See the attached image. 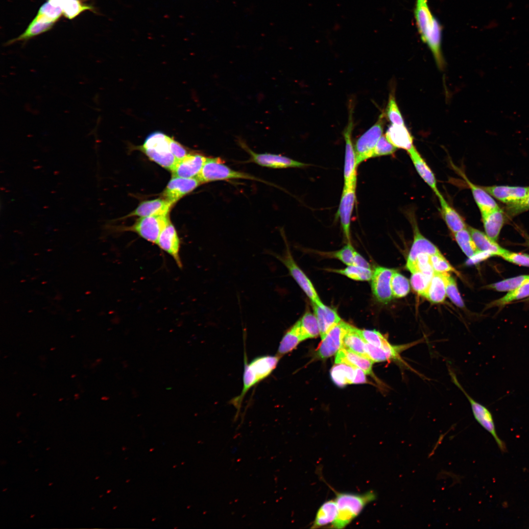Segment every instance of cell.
Segmentation results:
<instances>
[{
    "label": "cell",
    "mask_w": 529,
    "mask_h": 529,
    "mask_svg": "<svg viewBox=\"0 0 529 529\" xmlns=\"http://www.w3.org/2000/svg\"><path fill=\"white\" fill-rule=\"evenodd\" d=\"M385 114L391 124L397 125L405 124L404 120L396 101L394 93L393 91H391L389 94L388 103Z\"/></svg>",
    "instance_id": "ee69618b"
},
{
    "label": "cell",
    "mask_w": 529,
    "mask_h": 529,
    "mask_svg": "<svg viewBox=\"0 0 529 529\" xmlns=\"http://www.w3.org/2000/svg\"><path fill=\"white\" fill-rule=\"evenodd\" d=\"M413 230V241L409 252L406 267L411 273L415 271V263L417 256L421 253L430 255L440 253L438 249L420 233L416 220L411 218Z\"/></svg>",
    "instance_id": "5bb4252c"
},
{
    "label": "cell",
    "mask_w": 529,
    "mask_h": 529,
    "mask_svg": "<svg viewBox=\"0 0 529 529\" xmlns=\"http://www.w3.org/2000/svg\"><path fill=\"white\" fill-rule=\"evenodd\" d=\"M337 512L335 500L326 501L318 508L311 528L317 529L332 524L337 518Z\"/></svg>",
    "instance_id": "1f68e13d"
},
{
    "label": "cell",
    "mask_w": 529,
    "mask_h": 529,
    "mask_svg": "<svg viewBox=\"0 0 529 529\" xmlns=\"http://www.w3.org/2000/svg\"><path fill=\"white\" fill-rule=\"evenodd\" d=\"M207 157L200 154H188L177 161L171 172L172 176L193 178L200 172Z\"/></svg>",
    "instance_id": "ac0fdd59"
},
{
    "label": "cell",
    "mask_w": 529,
    "mask_h": 529,
    "mask_svg": "<svg viewBox=\"0 0 529 529\" xmlns=\"http://www.w3.org/2000/svg\"><path fill=\"white\" fill-rule=\"evenodd\" d=\"M169 222L168 214L141 217L124 230L135 232L144 240L156 244L161 231Z\"/></svg>",
    "instance_id": "ba28073f"
},
{
    "label": "cell",
    "mask_w": 529,
    "mask_h": 529,
    "mask_svg": "<svg viewBox=\"0 0 529 529\" xmlns=\"http://www.w3.org/2000/svg\"><path fill=\"white\" fill-rule=\"evenodd\" d=\"M156 244L172 258L178 267H183L180 256V240L170 221L161 231Z\"/></svg>",
    "instance_id": "2e32d148"
},
{
    "label": "cell",
    "mask_w": 529,
    "mask_h": 529,
    "mask_svg": "<svg viewBox=\"0 0 529 529\" xmlns=\"http://www.w3.org/2000/svg\"><path fill=\"white\" fill-rule=\"evenodd\" d=\"M281 357L278 355L256 357L249 364L255 374L258 383L268 377L278 365Z\"/></svg>",
    "instance_id": "f1b7e54d"
},
{
    "label": "cell",
    "mask_w": 529,
    "mask_h": 529,
    "mask_svg": "<svg viewBox=\"0 0 529 529\" xmlns=\"http://www.w3.org/2000/svg\"><path fill=\"white\" fill-rule=\"evenodd\" d=\"M397 149L387 139L385 135H383L375 147L373 158L392 155L396 152Z\"/></svg>",
    "instance_id": "681fc988"
},
{
    "label": "cell",
    "mask_w": 529,
    "mask_h": 529,
    "mask_svg": "<svg viewBox=\"0 0 529 529\" xmlns=\"http://www.w3.org/2000/svg\"><path fill=\"white\" fill-rule=\"evenodd\" d=\"M485 234L497 241L501 230L507 217L505 211L500 207L481 215Z\"/></svg>",
    "instance_id": "44dd1931"
},
{
    "label": "cell",
    "mask_w": 529,
    "mask_h": 529,
    "mask_svg": "<svg viewBox=\"0 0 529 529\" xmlns=\"http://www.w3.org/2000/svg\"><path fill=\"white\" fill-rule=\"evenodd\" d=\"M336 501L338 512L337 518L330 528H345L362 511L369 503L375 501L377 496L373 491L362 494L336 492Z\"/></svg>",
    "instance_id": "7a4b0ae2"
},
{
    "label": "cell",
    "mask_w": 529,
    "mask_h": 529,
    "mask_svg": "<svg viewBox=\"0 0 529 529\" xmlns=\"http://www.w3.org/2000/svg\"><path fill=\"white\" fill-rule=\"evenodd\" d=\"M299 320L306 339L314 338L320 335L318 323L314 314L307 311Z\"/></svg>",
    "instance_id": "60d3db41"
},
{
    "label": "cell",
    "mask_w": 529,
    "mask_h": 529,
    "mask_svg": "<svg viewBox=\"0 0 529 529\" xmlns=\"http://www.w3.org/2000/svg\"><path fill=\"white\" fill-rule=\"evenodd\" d=\"M437 197L440 202V212L441 216L452 233L467 228L464 219L449 204L441 193Z\"/></svg>",
    "instance_id": "484cf974"
},
{
    "label": "cell",
    "mask_w": 529,
    "mask_h": 529,
    "mask_svg": "<svg viewBox=\"0 0 529 529\" xmlns=\"http://www.w3.org/2000/svg\"><path fill=\"white\" fill-rule=\"evenodd\" d=\"M55 22L37 14L25 31L17 38L9 41L7 45L20 41H25L50 29Z\"/></svg>",
    "instance_id": "f546056e"
},
{
    "label": "cell",
    "mask_w": 529,
    "mask_h": 529,
    "mask_svg": "<svg viewBox=\"0 0 529 529\" xmlns=\"http://www.w3.org/2000/svg\"><path fill=\"white\" fill-rule=\"evenodd\" d=\"M202 184L196 177L183 178L172 176L162 193V197L174 204L185 195Z\"/></svg>",
    "instance_id": "9a60e30c"
},
{
    "label": "cell",
    "mask_w": 529,
    "mask_h": 529,
    "mask_svg": "<svg viewBox=\"0 0 529 529\" xmlns=\"http://www.w3.org/2000/svg\"><path fill=\"white\" fill-rule=\"evenodd\" d=\"M360 333L366 342L375 346L389 348L393 346V344L389 343L386 337L375 330H360Z\"/></svg>",
    "instance_id": "7bdbcfd3"
},
{
    "label": "cell",
    "mask_w": 529,
    "mask_h": 529,
    "mask_svg": "<svg viewBox=\"0 0 529 529\" xmlns=\"http://www.w3.org/2000/svg\"><path fill=\"white\" fill-rule=\"evenodd\" d=\"M501 257L513 264L529 267V255L528 254L512 252L507 250Z\"/></svg>",
    "instance_id": "f5cc1de1"
},
{
    "label": "cell",
    "mask_w": 529,
    "mask_h": 529,
    "mask_svg": "<svg viewBox=\"0 0 529 529\" xmlns=\"http://www.w3.org/2000/svg\"><path fill=\"white\" fill-rule=\"evenodd\" d=\"M351 326L341 320L334 326L321 339L315 351L316 357L324 360L336 354L342 348L343 337Z\"/></svg>",
    "instance_id": "30bf717a"
},
{
    "label": "cell",
    "mask_w": 529,
    "mask_h": 529,
    "mask_svg": "<svg viewBox=\"0 0 529 529\" xmlns=\"http://www.w3.org/2000/svg\"><path fill=\"white\" fill-rule=\"evenodd\" d=\"M444 275L446 295L456 306L460 308L464 307V304L458 292L455 279L450 275L448 272H444Z\"/></svg>",
    "instance_id": "f6af8a7d"
},
{
    "label": "cell",
    "mask_w": 529,
    "mask_h": 529,
    "mask_svg": "<svg viewBox=\"0 0 529 529\" xmlns=\"http://www.w3.org/2000/svg\"><path fill=\"white\" fill-rule=\"evenodd\" d=\"M527 297H529V283L509 291L504 296L490 303L488 306L503 307L512 301Z\"/></svg>",
    "instance_id": "ab89813d"
},
{
    "label": "cell",
    "mask_w": 529,
    "mask_h": 529,
    "mask_svg": "<svg viewBox=\"0 0 529 529\" xmlns=\"http://www.w3.org/2000/svg\"><path fill=\"white\" fill-rule=\"evenodd\" d=\"M481 187L492 197L506 205L520 201L529 192V186L493 185Z\"/></svg>",
    "instance_id": "e0dca14e"
},
{
    "label": "cell",
    "mask_w": 529,
    "mask_h": 529,
    "mask_svg": "<svg viewBox=\"0 0 529 529\" xmlns=\"http://www.w3.org/2000/svg\"><path fill=\"white\" fill-rule=\"evenodd\" d=\"M520 231L525 240V245L529 247V235L524 231L520 229Z\"/></svg>",
    "instance_id": "6f0895ef"
},
{
    "label": "cell",
    "mask_w": 529,
    "mask_h": 529,
    "mask_svg": "<svg viewBox=\"0 0 529 529\" xmlns=\"http://www.w3.org/2000/svg\"><path fill=\"white\" fill-rule=\"evenodd\" d=\"M407 152L419 176L438 196L441 193L438 190L436 179L433 171L414 145Z\"/></svg>",
    "instance_id": "ffe728a7"
},
{
    "label": "cell",
    "mask_w": 529,
    "mask_h": 529,
    "mask_svg": "<svg viewBox=\"0 0 529 529\" xmlns=\"http://www.w3.org/2000/svg\"><path fill=\"white\" fill-rule=\"evenodd\" d=\"M528 211H529V192L520 201L506 205L504 211L507 217H513Z\"/></svg>",
    "instance_id": "f907efd6"
},
{
    "label": "cell",
    "mask_w": 529,
    "mask_h": 529,
    "mask_svg": "<svg viewBox=\"0 0 529 529\" xmlns=\"http://www.w3.org/2000/svg\"><path fill=\"white\" fill-rule=\"evenodd\" d=\"M461 176L464 178L467 185L470 189L474 199L481 215L499 208V205L492 196L485 191L481 186L473 183L462 172H461Z\"/></svg>",
    "instance_id": "83f0119b"
},
{
    "label": "cell",
    "mask_w": 529,
    "mask_h": 529,
    "mask_svg": "<svg viewBox=\"0 0 529 529\" xmlns=\"http://www.w3.org/2000/svg\"><path fill=\"white\" fill-rule=\"evenodd\" d=\"M365 373L361 369L355 367V376L352 382L353 384H363L366 382Z\"/></svg>",
    "instance_id": "9f6ffc18"
},
{
    "label": "cell",
    "mask_w": 529,
    "mask_h": 529,
    "mask_svg": "<svg viewBox=\"0 0 529 529\" xmlns=\"http://www.w3.org/2000/svg\"><path fill=\"white\" fill-rule=\"evenodd\" d=\"M312 304L314 314L318 323L320 336L321 339H322L327 333L334 326L338 323L341 319L337 310L334 308L328 307L323 303L321 304Z\"/></svg>",
    "instance_id": "d6986e66"
},
{
    "label": "cell",
    "mask_w": 529,
    "mask_h": 529,
    "mask_svg": "<svg viewBox=\"0 0 529 529\" xmlns=\"http://www.w3.org/2000/svg\"><path fill=\"white\" fill-rule=\"evenodd\" d=\"M330 271L339 273L356 281H369L371 279L373 270L354 265H347L340 269H330Z\"/></svg>",
    "instance_id": "f35d334b"
},
{
    "label": "cell",
    "mask_w": 529,
    "mask_h": 529,
    "mask_svg": "<svg viewBox=\"0 0 529 529\" xmlns=\"http://www.w3.org/2000/svg\"><path fill=\"white\" fill-rule=\"evenodd\" d=\"M356 186L343 187L336 215V218H339L344 236L348 242H350L351 219L356 201Z\"/></svg>",
    "instance_id": "4fadbf2b"
},
{
    "label": "cell",
    "mask_w": 529,
    "mask_h": 529,
    "mask_svg": "<svg viewBox=\"0 0 529 529\" xmlns=\"http://www.w3.org/2000/svg\"><path fill=\"white\" fill-rule=\"evenodd\" d=\"M526 301H529V298H527V299L526 300Z\"/></svg>",
    "instance_id": "680465c9"
},
{
    "label": "cell",
    "mask_w": 529,
    "mask_h": 529,
    "mask_svg": "<svg viewBox=\"0 0 529 529\" xmlns=\"http://www.w3.org/2000/svg\"><path fill=\"white\" fill-rule=\"evenodd\" d=\"M284 239L286 244L284 254L280 255L273 253V255L287 267L290 275L311 300L312 303L322 304L313 284L294 261L284 237Z\"/></svg>",
    "instance_id": "8992f818"
},
{
    "label": "cell",
    "mask_w": 529,
    "mask_h": 529,
    "mask_svg": "<svg viewBox=\"0 0 529 529\" xmlns=\"http://www.w3.org/2000/svg\"><path fill=\"white\" fill-rule=\"evenodd\" d=\"M201 183L232 179H248L276 186L248 173L234 170L226 165L219 157L206 158L203 167L196 176Z\"/></svg>",
    "instance_id": "3957f363"
},
{
    "label": "cell",
    "mask_w": 529,
    "mask_h": 529,
    "mask_svg": "<svg viewBox=\"0 0 529 529\" xmlns=\"http://www.w3.org/2000/svg\"><path fill=\"white\" fill-rule=\"evenodd\" d=\"M446 295L444 273L435 272L424 295L433 303L443 302Z\"/></svg>",
    "instance_id": "4dcf8cb0"
},
{
    "label": "cell",
    "mask_w": 529,
    "mask_h": 529,
    "mask_svg": "<svg viewBox=\"0 0 529 529\" xmlns=\"http://www.w3.org/2000/svg\"><path fill=\"white\" fill-rule=\"evenodd\" d=\"M305 339H306L302 332L299 320L284 335L280 342L276 354L281 358L292 351L301 342Z\"/></svg>",
    "instance_id": "d4e9b609"
},
{
    "label": "cell",
    "mask_w": 529,
    "mask_h": 529,
    "mask_svg": "<svg viewBox=\"0 0 529 529\" xmlns=\"http://www.w3.org/2000/svg\"><path fill=\"white\" fill-rule=\"evenodd\" d=\"M390 285L393 296L396 298L406 296L410 290L409 280L396 270L391 277Z\"/></svg>",
    "instance_id": "b9f144b4"
},
{
    "label": "cell",
    "mask_w": 529,
    "mask_h": 529,
    "mask_svg": "<svg viewBox=\"0 0 529 529\" xmlns=\"http://www.w3.org/2000/svg\"><path fill=\"white\" fill-rule=\"evenodd\" d=\"M395 270L382 266L375 267L371 278V288L373 295L379 302L386 304L390 301L393 294L390 281Z\"/></svg>",
    "instance_id": "7c38bea8"
},
{
    "label": "cell",
    "mask_w": 529,
    "mask_h": 529,
    "mask_svg": "<svg viewBox=\"0 0 529 529\" xmlns=\"http://www.w3.org/2000/svg\"><path fill=\"white\" fill-rule=\"evenodd\" d=\"M453 234L458 245L468 258H470L480 252L473 241L467 227Z\"/></svg>",
    "instance_id": "8d00e7d4"
},
{
    "label": "cell",
    "mask_w": 529,
    "mask_h": 529,
    "mask_svg": "<svg viewBox=\"0 0 529 529\" xmlns=\"http://www.w3.org/2000/svg\"><path fill=\"white\" fill-rule=\"evenodd\" d=\"M52 4L59 6L62 10L64 16L69 19H72L81 12L92 10L93 7L85 5L79 0H48Z\"/></svg>",
    "instance_id": "d590c367"
},
{
    "label": "cell",
    "mask_w": 529,
    "mask_h": 529,
    "mask_svg": "<svg viewBox=\"0 0 529 529\" xmlns=\"http://www.w3.org/2000/svg\"><path fill=\"white\" fill-rule=\"evenodd\" d=\"M244 372L243 375V387L240 394L231 400V404L239 411L240 409L243 398L248 391L258 383L256 377L253 370L247 361V358L244 355Z\"/></svg>",
    "instance_id": "e575fe53"
},
{
    "label": "cell",
    "mask_w": 529,
    "mask_h": 529,
    "mask_svg": "<svg viewBox=\"0 0 529 529\" xmlns=\"http://www.w3.org/2000/svg\"><path fill=\"white\" fill-rule=\"evenodd\" d=\"M430 261L435 272L440 273L456 272L440 252L430 255Z\"/></svg>",
    "instance_id": "c3c4849f"
},
{
    "label": "cell",
    "mask_w": 529,
    "mask_h": 529,
    "mask_svg": "<svg viewBox=\"0 0 529 529\" xmlns=\"http://www.w3.org/2000/svg\"><path fill=\"white\" fill-rule=\"evenodd\" d=\"M170 139L162 132H152L146 138L140 149L151 160L171 171L178 160L170 151Z\"/></svg>",
    "instance_id": "277c9868"
},
{
    "label": "cell",
    "mask_w": 529,
    "mask_h": 529,
    "mask_svg": "<svg viewBox=\"0 0 529 529\" xmlns=\"http://www.w3.org/2000/svg\"><path fill=\"white\" fill-rule=\"evenodd\" d=\"M385 117L382 113L377 122L358 139L354 147L358 166L373 158L375 147L383 135Z\"/></svg>",
    "instance_id": "52a82bcc"
},
{
    "label": "cell",
    "mask_w": 529,
    "mask_h": 529,
    "mask_svg": "<svg viewBox=\"0 0 529 529\" xmlns=\"http://www.w3.org/2000/svg\"><path fill=\"white\" fill-rule=\"evenodd\" d=\"M172 205L163 198L144 201L128 216L144 217L156 215H167Z\"/></svg>",
    "instance_id": "cb8c5ba5"
},
{
    "label": "cell",
    "mask_w": 529,
    "mask_h": 529,
    "mask_svg": "<svg viewBox=\"0 0 529 529\" xmlns=\"http://www.w3.org/2000/svg\"><path fill=\"white\" fill-rule=\"evenodd\" d=\"M348 122L343 134L345 141V158L344 166V187L357 186L358 167L355 149L352 141V133L353 128L352 105H350Z\"/></svg>",
    "instance_id": "9c48e42d"
},
{
    "label": "cell",
    "mask_w": 529,
    "mask_h": 529,
    "mask_svg": "<svg viewBox=\"0 0 529 529\" xmlns=\"http://www.w3.org/2000/svg\"><path fill=\"white\" fill-rule=\"evenodd\" d=\"M385 136L397 149L408 151L414 146L413 137L405 124H391L386 131Z\"/></svg>",
    "instance_id": "603a6c76"
},
{
    "label": "cell",
    "mask_w": 529,
    "mask_h": 529,
    "mask_svg": "<svg viewBox=\"0 0 529 529\" xmlns=\"http://www.w3.org/2000/svg\"><path fill=\"white\" fill-rule=\"evenodd\" d=\"M352 265L365 268L371 269L369 263L361 255L356 251V250L354 252Z\"/></svg>",
    "instance_id": "11a10c76"
},
{
    "label": "cell",
    "mask_w": 529,
    "mask_h": 529,
    "mask_svg": "<svg viewBox=\"0 0 529 529\" xmlns=\"http://www.w3.org/2000/svg\"><path fill=\"white\" fill-rule=\"evenodd\" d=\"M333 382L339 387L351 384L355 376V367L343 363H335L330 371Z\"/></svg>",
    "instance_id": "836d02e7"
},
{
    "label": "cell",
    "mask_w": 529,
    "mask_h": 529,
    "mask_svg": "<svg viewBox=\"0 0 529 529\" xmlns=\"http://www.w3.org/2000/svg\"><path fill=\"white\" fill-rule=\"evenodd\" d=\"M374 362L370 359L358 354L342 347L336 354L335 363H343L362 370L366 374H373L372 369Z\"/></svg>",
    "instance_id": "7402d4cb"
},
{
    "label": "cell",
    "mask_w": 529,
    "mask_h": 529,
    "mask_svg": "<svg viewBox=\"0 0 529 529\" xmlns=\"http://www.w3.org/2000/svg\"><path fill=\"white\" fill-rule=\"evenodd\" d=\"M449 371L453 382L467 398L476 420L491 434L501 451L503 452H505L506 450L505 443L499 437L496 433L494 419L490 411L485 406L478 402L470 396L461 385L455 374L450 369H449Z\"/></svg>",
    "instance_id": "5b68a950"
},
{
    "label": "cell",
    "mask_w": 529,
    "mask_h": 529,
    "mask_svg": "<svg viewBox=\"0 0 529 529\" xmlns=\"http://www.w3.org/2000/svg\"><path fill=\"white\" fill-rule=\"evenodd\" d=\"M467 229L478 249L481 252L490 255L501 256L507 250L502 247L496 241L491 239L487 235L471 226Z\"/></svg>",
    "instance_id": "4316f807"
},
{
    "label": "cell",
    "mask_w": 529,
    "mask_h": 529,
    "mask_svg": "<svg viewBox=\"0 0 529 529\" xmlns=\"http://www.w3.org/2000/svg\"><path fill=\"white\" fill-rule=\"evenodd\" d=\"M239 144L250 155V161L264 167L271 168H304L309 165L287 156L268 153H258L252 150L243 142Z\"/></svg>",
    "instance_id": "8fae6325"
},
{
    "label": "cell",
    "mask_w": 529,
    "mask_h": 529,
    "mask_svg": "<svg viewBox=\"0 0 529 529\" xmlns=\"http://www.w3.org/2000/svg\"><path fill=\"white\" fill-rule=\"evenodd\" d=\"M37 14L55 23L61 17L63 12L59 6L55 5L48 1L41 6Z\"/></svg>",
    "instance_id": "816d5d0a"
},
{
    "label": "cell",
    "mask_w": 529,
    "mask_h": 529,
    "mask_svg": "<svg viewBox=\"0 0 529 529\" xmlns=\"http://www.w3.org/2000/svg\"><path fill=\"white\" fill-rule=\"evenodd\" d=\"M414 14L421 40L430 49L438 68L442 69L444 60L441 50V24L432 13L427 0H415Z\"/></svg>",
    "instance_id": "6da1fadb"
},
{
    "label": "cell",
    "mask_w": 529,
    "mask_h": 529,
    "mask_svg": "<svg viewBox=\"0 0 529 529\" xmlns=\"http://www.w3.org/2000/svg\"><path fill=\"white\" fill-rule=\"evenodd\" d=\"M411 273L410 283L412 289L417 293L424 296L432 278L419 271Z\"/></svg>",
    "instance_id": "bcb514c9"
},
{
    "label": "cell",
    "mask_w": 529,
    "mask_h": 529,
    "mask_svg": "<svg viewBox=\"0 0 529 529\" xmlns=\"http://www.w3.org/2000/svg\"><path fill=\"white\" fill-rule=\"evenodd\" d=\"M529 283V275L512 277L489 285L487 289L498 291H510Z\"/></svg>",
    "instance_id": "74e56055"
},
{
    "label": "cell",
    "mask_w": 529,
    "mask_h": 529,
    "mask_svg": "<svg viewBox=\"0 0 529 529\" xmlns=\"http://www.w3.org/2000/svg\"><path fill=\"white\" fill-rule=\"evenodd\" d=\"M355 250L350 242L340 250L333 252L326 253L325 256L337 259L347 265L353 264V259Z\"/></svg>",
    "instance_id": "7dc6e473"
},
{
    "label": "cell",
    "mask_w": 529,
    "mask_h": 529,
    "mask_svg": "<svg viewBox=\"0 0 529 529\" xmlns=\"http://www.w3.org/2000/svg\"><path fill=\"white\" fill-rule=\"evenodd\" d=\"M169 147L171 153L177 160L183 158L189 154L180 144L172 138L170 140Z\"/></svg>",
    "instance_id": "db71d44e"
},
{
    "label": "cell",
    "mask_w": 529,
    "mask_h": 529,
    "mask_svg": "<svg viewBox=\"0 0 529 529\" xmlns=\"http://www.w3.org/2000/svg\"><path fill=\"white\" fill-rule=\"evenodd\" d=\"M365 344L366 341L361 336L360 330L351 326L343 337L342 347L369 358L366 351Z\"/></svg>",
    "instance_id": "d6a6232c"
}]
</instances>
